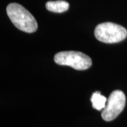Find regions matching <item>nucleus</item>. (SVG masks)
I'll list each match as a JSON object with an SVG mask.
<instances>
[{"mask_svg": "<svg viewBox=\"0 0 127 127\" xmlns=\"http://www.w3.org/2000/svg\"><path fill=\"white\" fill-rule=\"evenodd\" d=\"M7 15L19 30L26 32H33L37 29L35 18L23 6L16 3H11L6 7Z\"/></svg>", "mask_w": 127, "mask_h": 127, "instance_id": "nucleus-1", "label": "nucleus"}, {"mask_svg": "<svg viewBox=\"0 0 127 127\" xmlns=\"http://www.w3.org/2000/svg\"><path fill=\"white\" fill-rule=\"evenodd\" d=\"M94 33L98 40L104 43L119 42L124 40L127 37V31L125 28L110 22L97 25Z\"/></svg>", "mask_w": 127, "mask_h": 127, "instance_id": "nucleus-2", "label": "nucleus"}, {"mask_svg": "<svg viewBox=\"0 0 127 127\" xmlns=\"http://www.w3.org/2000/svg\"><path fill=\"white\" fill-rule=\"evenodd\" d=\"M57 64L68 66L76 70H86L92 66V60L86 55L76 51L60 52L55 56Z\"/></svg>", "mask_w": 127, "mask_h": 127, "instance_id": "nucleus-3", "label": "nucleus"}, {"mask_svg": "<svg viewBox=\"0 0 127 127\" xmlns=\"http://www.w3.org/2000/svg\"><path fill=\"white\" fill-rule=\"evenodd\" d=\"M126 104V96L122 91H113L107 99L106 106L102 112V117L106 122L116 119L123 111Z\"/></svg>", "mask_w": 127, "mask_h": 127, "instance_id": "nucleus-4", "label": "nucleus"}, {"mask_svg": "<svg viewBox=\"0 0 127 127\" xmlns=\"http://www.w3.org/2000/svg\"><path fill=\"white\" fill-rule=\"evenodd\" d=\"M69 4L67 1L63 0L50 1L46 3V9L55 13H62L68 9Z\"/></svg>", "mask_w": 127, "mask_h": 127, "instance_id": "nucleus-5", "label": "nucleus"}, {"mask_svg": "<svg viewBox=\"0 0 127 127\" xmlns=\"http://www.w3.org/2000/svg\"><path fill=\"white\" fill-rule=\"evenodd\" d=\"M91 102H92L93 107L98 111H100V110H103V109L105 107L107 99L104 96L101 95L100 92L97 91L92 95Z\"/></svg>", "mask_w": 127, "mask_h": 127, "instance_id": "nucleus-6", "label": "nucleus"}]
</instances>
